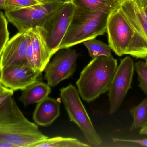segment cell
<instances>
[{"label":"cell","mask_w":147,"mask_h":147,"mask_svg":"<svg viewBox=\"0 0 147 147\" xmlns=\"http://www.w3.org/2000/svg\"><path fill=\"white\" fill-rule=\"evenodd\" d=\"M27 31L19 32L8 41L0 58V69L16 64L27 65Z\"/></svg>","instance_id":"11"},{"label":"cell","mask_w":147,"mask_h":147,"mask_svg":"<svg viewBox=\"0 0 147 147\" xmlns=\"http://www.w3.org/2000/svg\"><path fill=\"white\" fill-rule=\"evenodd\" d=\"M127 1V0H115L116 3L118 5V7H119V5H120L121 3L125 1Z\"/></svg>","instance_id":"31"},{"label":"cell","mask_w":147,"mask_h":147,"mask_svg":"<svg viewBox=\"0 0 147 147\" xmlns=\"http://www.w3.org/2000/svg\"><path fill=\"white\" fill-rule=\"evenodd\" d=\"M13 94V91L6 88L0 83V104Z\"/></svg>","instance_id":"25"},{"label":"cell","mask_w":147,"mask_h":147,"mask_svg":"<svg viewBox=\"0 0 147 147\" xmlns=\"http://www.w3.org/2000/svg\"><path fill=\"white\" fill-rule=\"evenodd\" d=\"M60 114V102L58 99L48 96L37 103L33 119L39 126L51 125Z\"/></svg>","instance_id":"12"},{"label":"cell","mask_w":147,"mask_h":147,"mask_svg":"<svg viewBox=\"0 0 147 147\" xmlns=\"http://www.w3.org/2000/svg\"><path fill=\"white\" fill-rule=\"evenodd\" d=\"M144 59L145 60V62H146V65H147V56H146V57H145V58H144V59Z\"/></svg>","instance_id":"32"},{"label":"cell","mask_w":147,"mask_h":147,"mask_svg":"<svg viewBox=\"0 0 147 147\" xmlns=\"http://www.w3.org/2000/svg\"><path fill=\"white\" fill-rule=\"evenodd\" d=\"M48 138L25 117L13 96L0 104V141L14 147H35Z\"/></svg>","instance_id":"1"},{"label":"cell","mask_w":147,"mask_h":147,"mask_svg":"<svg viewBox=\"0 0 147 147\" xmlns=\"http://www.w3.org/2000/svg\"><path fill=\"white\" fill-rule=\"evenodd\" d=\"M88 144L81 142L76 138L61 136L49 138L36 145L35 147H89Z\"/></svg>","instance_id":"18"},{"label":"cell","mask_w":147,"mask_h":147,"mask_svg":"<svg viewBox=\"0 0 147 147\" xmlns=\"http://www.w3.org/2000/svg\"><path fill=\"white\" fill-rule=\"evenodd\" d=\"M71 2L78 7L109 14L119 7L115 0H72Z\"/></svg>","instance_id":"16"},{"label":"cell","mask_w":147,"mask_h":147,"mask_svg":"<svg viewBox=\"0 0 147 147\" xmlns=\"http://www.w3.org/2000/svg\"><path fill=\"white\" fill-rule=\"evenodd\" d=\"M0 147H14L13 146L7 142L0 141Z\"/></svg>","instance_id":"28"},{"label":"cell","mask_w":147,"mask_h":147,"mask_svg":"<svg viewBox=\"0 0 147 147\" xmlns=\"http://www.w3.org/2000/svg\"><path fill=\"white\" fill-rule=\"evenodd\" d=\"M72 0H38L39 1L42 3H47L51 2H60L63 3H68L71 2Z\"/></svg>","instance_id":"27"},{"label":"cell","mask_w":147,"mask_h":147,"mask_svg":"<svg viewBox=\"0 0 147 147\" xmlns=\"http://www.w3.org/2000/svg\"><path fill=\"white\" fill-rule=\"evenodd\" d=\"M69 48L58 51L52 61L49 62L45 68L44 78L51 87L57 86L75 72L79 54L75 50Z\"/></svg>","instance_id":"9"},{"label":"cell","mask_w":147,"mask_h":147,"mask_svg":"<svg viewBox=\"0 0 147 147\" xmlns=\"http://www.w3.org/2000/svg\"><path fill=\"white\" fill-rule=\"evenodd\" d=\"M134 70L138 76L139 86L147 96V65L146 62L139 61L135 63Z\"/></svg>","instance_id":"20"},{"label":"cell","mask_w":147,"mask_h":147,"mask_svg":"<svg viewBox=\"0 0 147 147\" xmlns=\"http://www.w3.org/2000/svg\"><path fill=\"white\" fill-rule=\"evenodd\" d=\"M119 7L131 25L147 39V20L135 3L132 0H127Z\"/></svg>","instance_id":"14"},{"label":"cell","mask_w":147,"mask_h":147,"mask_svg":"<svg viewBox=\"0 0 147 147\" xmlns=\"http://www.w3.org/2000/svg\"><path fill=\"white\" fill-rule=\"evenodd\" d=\"M27 31L28 33V46L26 51L27 63L29 67L36 72H38L36 70L35 63H34L31 36L28 30Z\"/></svg>","instance_id":"24"},{"label":"cell","mask_w":147,"mask_h":147,"mask_svg":"<svg viewBox=\"0 0 147 147\" xmlns=\"http://www.w3.org/2000/svg\"><path fill=\"white\" fill-rule=\"evenodd\" d=\"M9 40L8 22L6 16L0 11V58L3 49Z\"/></svg>","instance_id":"22"},{"label":"cell","mask_w":147,"mask_h":147,"mask_svg":"<svg viewBox=\"0 0 147 147\" xmlns=\"http://www.w3.org/2000/svg\"><path fill=\"white\" fill-rule=\"evenodd\" d=\"M117 66V60L112 56L92 59L82 70L76 82L81 98L90 102L108 92Z\"/></svg>","instance_id":"3"},{"label":"cell","mask_w":147,"mask_h":147,"mask_svg":"<svg viewBox=\"0 0 147 147\" xmlns=\"http://www.w3.org/2000/svg\"><path fill=\"white\" fill-rule=\"evenodd\" d=\"M6 0H0V9H4Z\"/></svg>","instance_id":"30"},{"label":"cell","mask_w":147,"mask_h":147,"mask_svg":"<svg viewBox=\"0 0 147 147\" xmlns=\"http://www.w3.org/2000/svg\"><path fill=\"white\" fill-rule=\"evenodd\" d=\"M40 3L38 0H6L5 11H12Z\"/></svg>","instance_id":"23"},{"label":"cell","mask_w":147,"mask_h":147,"mask_svg":"<svg viewBox=\"0 0 147 147\" xmlns=\"http://www.w3.org/2000/svg\"><path fill=\"white\" fill-rule=\"evenodd\" d=\"M64 4L60 2L40 3L20 9L5 11V16L19 32L26 31L42 26Z\"/></svg>","instance_id":"6"},{"label":"cell","mask_w":147,"mask_h":147,"mask_svg":"<svg viewBox=\"0 0 147 147\" xmlns=\"http://www.w3.org/2000/svg\"><path fill=\"white\" fill-rule=\"evenodd\" d=\"M60 98L68 113L70 121L75 123L89 144L100 146L102 140L96 131L83 105L78 89L70 84L60 90Z\"/></svg>","instance_id":"5"},{"label":"cell","mask_w":147,"mask_h":147,"mask_svg":"<svg viewBox=\"0 0 147 147\" xmlns=\"http://www.w3.org/2000/svg\"><path fill=\"white\" fill-rule=\"evenodd\" d=\"M75 8V5L71 2L64 3L40 27L52 57L59 50L60 44L69 28Z\"/></svg>","instance_id":"7"},{"label":"cell","mask_w":147,"mask_h":147,"mask_svg":"<svg viewBox=\"0 0 147 147\" xmlns=\"http://www.w3.org/2000/svg\"><path fill=\"white\" fill-rule=\"evenodd\" d=\"M86 47L90 57L92 59L101 56L112 57L111 49L109 45L95 39L88 40L83 42Z\"/></svg>","instance_id":"19"},{"label":"cell","mask_w":147,"mask_h":147,"mask_svg":"<svg viewBox=\"0 0 147 147\" xmlns=\"http://www.w3.org/2000/svg\"><path fill=\"white\" fill-rule=\"evenodd\" d=\"M109 45L118 56L129 54L136 58L147 56V39L128 20L119 7L111 12L107 20Z\"/></svg>","instance_id":"2"},{"label":"cell","mask_w":147,"mask_h":147,"mask_svg":"<svg viewBox=\"0 0 147 147\" xmlns=\"http://www.w3.org/2000/svg\"><path fill=\"white\" fill-rule=\"evenodd\" d=\"M41 74L27 65H13L0 69V83L13 91H22L38 81Z\"/></svg>","instance_id":"10"},{"label":"cell","mask_w":147,"mask_h":147,"mask_svg":"<svg viewBox=\"0 0 147 147\" xmlns=\"http://www.w3.org/2000/svg\"><path fill=\"white\" fill-rule=\"evenodd\" d=\"M28 31L32 39L36 70L41 74L50 62L52 56L44 40L39 27L31 28Z\"/></svg>","instance_id":"13"},{"label":"cell","mask_w":147,"mask_h":147,"mask_svg":"<svg viewBox=\"0 0 147 147\" xmlns=\"http://www.w3.org/2000/svg\"><path fill=\"white\" fill-rule=\"evenodd\" d=\"M141 11L147 20V0H132Z\"/></svg>","instance_id":"26"},{"label":"cell","mask_w":147,"mask_h":147,"mask_svg":"<svg viewBox=\"0 0 147 147\" xmlns=\"http://www.w3.org/2000/svg\"><path fill=\"white\" fill-rule=\"evenodd\" d=\"M111 146L118 147H147V139L139 140L112 138Z\"/></svg>","instance_id":"21"},{"label":"cell","mask_w":147,"mask_h":147,"mask_svg":"<svg viewBox=\"0 0 147 147\" xmlns=\"http://www.w3.org/2000/svg\"><path fill=\"white\" fill-rule=\"evenodd\" d=\"M110 14L92 11L75 6L69 28L59 50L70 48L106 33L107 20Z\"/></svg>","instance_id":"4"},{"label":"cell","mask_w":147,"mask_h":147,"mask_svg":"<svg viewBox=\"0 0 147 147\" xmlns=\"http://www.w3.org/2000/svg\"><path fill=\"white\" fill-rule=\"evenodd\" d=\"M140 134L141 135H147V125L141 129L140 131Z\"/></svg>","instance_id":"29"},{"label":"cell","mask_w":147,"mask_h":147,"mask_svg":"<svg viewBox=\"0 0 147 147\" xmlns=\"http://www.w3.org/2000/svg\"><path fill=\"white\" fill-rule=\"evenodd\" d=\"M130 114L133 117V122L130 127L131 131L142 128L147 125V97L138 105L130 109Z\"/></svg>","instance_id":"17"},{"label":"cell","mask_w":147,"mask_h":147,"mask_svg":"<svg viewBox=\"0 0 147 147\" xmlns=\"http://www.w3.org/2000/svg\"><path fill=\"white\" fill-rule=\"evenodd\" d=\"M134 70V64L132 58L127 56L121 60L108 91L110 114L120 108L131 89Z\"/></svg>","instance_id":"8"},{"label":"cell","mask_w":147,"mask_h":147,"mask_svg":"<svg viewBox=\"0 0 147 147\" xmlns=\"http://www.w3.org/2000/svg\"><path fill=\"white\" fill-rule=\"evenodd\" d=\"M51 91V87L47 83L38 80L22 91L19 101L26 107L41 102L48 96Z\"/></svg>","instance_id":"15"},{"label":"cell","mask_w":147,"mask_h":147,"mask_svg":"<svg viewBox=\"0 0 147 147\" xmlns=\"http://www.w3.org/2000/svg\"></svg>","instance_id":"33"}]
</instances>
